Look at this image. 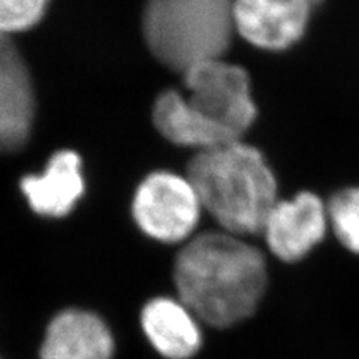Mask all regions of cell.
I'll return each instance as SVG.
<instances>
[{
  "instance_id": "13",
  "label": "cell",
  "mask_w": 359,
  "mask_h": 359,
  "mask_svg": "<svg viewBox=\"0 0 359 359\" xmlns=\"http://www.w3.org/2000/svg\"><path fill=\"white\" fill-rule=\"evenodd\" d=\"M327 211L337 240L347 252L359 255V187L335 194Z\"/></svg>"
},
{
  "instance_id": "7",
  "label": "cell",
  "mask_w": 359,
  "mask_h": 359,
  "mask_svg": "<svg viewBox=\"0 0 359 359\" xmlns=\"http://www.w3.org/2000/svg\"><path fill=\"white\" fill-rule=\"evenodd\" d=\"M29 67L9 36L0 35V154L22 149L35 120Z\"/></svg>"
},
{
  "instance_id": "11",
  "label": "cell",
  "mask_w": 359,
  "mask_h": 359,
  "mask_svg": "<svg viewBox=\"0 0 359 359\" xmlns=\"http://www.w3.org/2000/svg\"><path fill=\"white\" fill-rule=\"evenodd\" d=\"M20 187L36 215L65 217L84 195L81 157L72 150L54 153L45 171L39 175L22 177Z\"/></svg>"
},
{
  "instance_id": "4",
  "label": "cell",
  "mask_w": 359,
  "mask_h": 359,
  "mask_svg": "<svg viewBox=\"0 0 359 359\" xmlns=\"http://www.w3.org/2000/svg\"><path fill=\"white\" fill-rule=\"evenodd\" d=\"M202 204L189 178L172 172H153L142 180L132 202L138 228L165 244L183 243L192 237Z\"/></svg>"
},
{
  "instance_id": "15",
  "label": "cell",
  "mask_w": 359,
  "mask_h": 359,
  "mask_svg": "<svg viewBox=\"0 0 359 359\" xmlns=\"http://www.w3.org/2000/svg\"><path fill=\"white\" fill-rule=\"evenodd\" d=\"M311 2H314V0H311Z\"/></svg>"
},
{
  "instance_id": "8",
  "label": "cell",
  "mask_w": 359,
  "mask_h": 359,
  "mask_svg": "<svg viewBox=\"0 0 359 359\" xmlns=\"http://www.w3.org/2000/svg\"><path fill=\"white\" fill-rule=\"evenodd\" d=\"M311 0H233V26L262 50H286L304 35Z\"/></svg>"
},
{
  "instance_id": "6",
  "label": "cell",
  "mask_w": 359,
  "mask_h": 359,
  "mask_svg": "<svg viewBox=\"0 0 359 359\" xmlns=\"http://www.w3.org/2000/svg\"><path fill=\"white\" fill-rule=\"evenodd\" d=\"M328 224V211L319 196L302 192L290 201L276 202L264 223L262 235L268 250L278 261L295 264L323 241Z\"/></svg>"
},
{
  "instance_id": "9",
  "label": "cell",
  "mask_w": 359,
  "mask_h": 359,
  "mask_svg": "<svg viewBox=\"0 0 359 359\" xmlns=\"http://www.w3.org/2000/svg\"><path fill=\"white\" fill-rule=\"evenodd\" d=\"M141 328L153 349L165 359H192L204 346L202 323L178 298L150 299L141 311Z\"/></svg>"
},
{
  "instance_id": "12",
  "label": "cell",
  "mask_w": 359,
  "mask_h": 359,
  "mask_svg": "<svg viewBox=\"0 0 359 359\" xmlns=\"http://www.w3.org/2000/svg\"><path fill=\"white\" fill-rule=\"evenodd\" d=\"M153 121L168 141L199 151L240 141L237 135L210 120L175 90H166L156 99Z\"/></svg>"
},
{
  "instance_id": "3",
  "label": "cell",
  "mask_w": 359,
  "mask_h": 359,
  "mask_svg": "<svg viewBox=\"0 0 359 359\" xmlns=\"http://www.w3.org/2000/svg\"><path fill=\"white\" fill-rule=\"evenodd\" d=\"M233 0H147L142 35L163 66L184 74L222 59L232 41Z\"/></svg>"
},
{
  "instance_id": "10",
  "label": "cell",
  "mask_w": 359,
  "mask_h": 359,
  "mask_svg": "<svg viewBox=\"0 0 359 359\" xmlns=\"http://www.w3.org/2000/svg\"><path fill=\"white\" fill-rule=\"evenodd\" d=\"M114 339L97 314L69 309L59 313L45 332L41 359H112Z\"/></svg>"
},
{
  "instance_id": "2",
  "label": "cell",
  "mask_w": 359,
  "mask_h": 359,
  "mask_svg": "<svg viewBox=\"0 0 359 359\" xmlns=\"http://www.w3.org/2000/svg\"><path fill=\"white\" fill-rule=\"evenodd\" d=\"M187 178L222 231L241 238L262 233L277 202V183L259 150L238 141L199 151Z\"/></svg>"
},
{
  "instance_id": "1",
  "label": "cell",
  "mask_w": 359,
  "mask_h": 359,
  "mask_svg": "<svg viewBox=\"0 0 359 359\" xmlns=\"http://www.w3.org/2000/svg\"><path fill=\"white\" fill-rule=\"evenodd\" d=\"M172 278L177 298L202 325L219 331L250 322L269 287L262 250L224 231L189 240L175 257Z\"/></svg>"
},
{
  "instance_id": "5",
  "label": "cell",
  "mask_w": 359,
  "mask_h": 359,
  "mask_svg": "<svg viewBox=\"0 0 359 359\" xmlns=\"http://www.w3.org/2000/svg\"><path fill=\"white\" fill-rule=\"evenodd\" d=\"M187 100L202 114L241 138L256 118L249 75L222 59L202 62L184 74Z\"/></svg>"
},
{
  "instance_id": "14",
  "label": "cell",
  "mask_w": 359,
  "mask_h": 359,
  "mask_svg": "<svg viewBox=\"0 0 359 359\" xmlns=\"http://www.w3.org/2000/svg\"><path fill=\"white\" fill-rule=\"evenodd\" d=\"M50 0H0V35L35 27L47 13Z\"/></svg>"
}]
</instances>
